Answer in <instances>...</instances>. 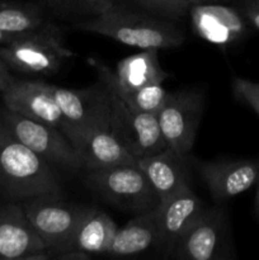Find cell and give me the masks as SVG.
Returning a JSON list of instances; mask_svg holds the SVG:
<instances>
[{"label": "cell", "instance_id": "obj_31", "mask_svg": "<svg viewBox=\"0 0 259 260\" xmlns=\"http://www.w3.org/2000/svg\"><path fill=\"white\" fill-rule=\"evenodd\" d=\"M207 2H220V0H197V3H207Z\"/></svg>", "mask_w": 259, "mask_h": 260}, {"label": "cell", "instance_id": "obj_26", "mask_svg": "<svg viewBox=\"0 0 259 260\" xmlns=\"http://www.w3.org/2000/svg\"><path fill=\"white\" fill-rule=\"evenodd\" d=\"M14 80L15 78L10 74V68L0 56V93L7 90Z\"/></svg>", "mask_w": 259, "mask_h": 260}, {"label": "cell", "instance_id": "obj_7", "mask_svg": "<svg viewBox=\"0 0 259 260\" xmlns=\"http://www.w3.org/2000/svg\"><path fill=\"white\" fill-rule=\"evenodd\" d=\"M0 56L10 69L30 75L48 76L60 70L63 61L75 53L66 47L57 33H27L0 46Z\"/></svg>", "mask_w": 259, "mask_h": 260}, {"label": "cell", "instance_id": "obj_30", "mask_svg": "<svg viewBox=\"0 0 259 260\" xmlns=\"http://www.w3.org/2000/svg\"><path fill=\"white\" fill-rule=\"evenodd\" d=\"M256 212L259 216V187H258V193H256Z\"/></svg>", "mask_w": 259, "mask_h": 260}, {"label": "cell", "instance_id": "obj_2", "mask_svg": "<svg viewBox=\"0 0 259 260\" xmlns=\"http://www.w3.org/2000/svg\"><path fill=\"white\" fill-rule=\"evenodd\" d=\"M0 190L14 202L43 194H60L50 164L8 132L0 142Z\"/></svg>", "mask_w": 259, "mask_h": 260}, {"label": "cell", "instance_id": "obj_4", "mask_svg": "<svg viewBox=\"0 0 259 260\" xmlns=\"http://www.w3.org/2000/svg\"><path fill=\"white\" fill-rule=\"evenodd\" d=\"M230 220L221 206L205 207L197 220L178 239L169 258L228 260L234 256Z\"/></svg>", "mask_w": 259, "mask_h": 260}, {"label": "cell", "instance_id": "obj_14", "mask_svg": "<svg viewBox=\"0 0 259 260\" xmlns=\"http://www.w3.org/2000/svg\"><path fill=\"white\" fill-rule=\"evenodd\" d=\"M195 167L202 177L216 205L226 202L259 182V161H200Z\"/></svg>", "mask_w": 259, "mask_h": 260}, {"label": "cell", "instance_id": "obj_29", "mask_svg": "<svg viewBox=\"0 0 259 260\" xmlns=\"http://www.w3.org/2000/svg\"><path fill=\"white\" fill-rule=\"evenodd\" d=\"M173 2H179V3H187V4H197V0H173Z\"/></svg>", "mask_w": 259, "mask_h": 260}, {"label": "cell", "instance_id": "obj_20", "mask_svg": "<svg viewBox=\"0 0 259 260\" xmlns=\"http://www.w3.org/2000/svg\"><path fill=\"white\" fill-rule=\"evenodd\" d=\"M157 240L156 208L139 213L123 226L117 229L106 255L112 258L134 256L155 248Z\"/></svg>", "mask_w": 259, "mask_h": 260}, {"label": "cell", "instance_id": "obj_8", "mask_svg": "<svg viewBox=\"0 0 259 260\" xmlns=\"http://www.w3.org/2000/svg\"><path fill=\"white\" fill-rule=\"evenodd\" d=\"M107 91L109 98V119L113 132L137 161L168 149L156 113L134 111L113 91L109 89Z\"/></svg>", "mask_w": 259, "mask_h": 260}, {"label": "cell", "instance_id": "obj_21", "mask_svg": "<svg viewBox=\"0 0 259 260\" xmlns=\"http://www.w3.org/2000/svg\"><path fill=\"white\" fill-rule=\"evenodd\" d=\"M106 88L119 96L130 108L136 112H144V113H159L169 95L163 84H149L134 91H118L108 86Z\"/></svg>", "mask_w": 259, "mask_h": 260}, {"label": "cell", "instance_id": "obj_12", "mask_svg": "<svg viewBox=\"0 0 259 260\" xmlns=\"http://www.w3.org/2000/svg\"><path fill=\"white\" fill-rule=\"evenodd\" d=\"M45 259H50V254L20 202L0 206V260Z\"/></svg>", "mask_w": 259, "mask_h": 260}, {"label": "cell", "instance_id": "obj_24", "mask_svg": "<svg viewBox=\"0 0 259 260\" xmlns=\"http://www.w3.org/2000/svg\"><path fill=\"white\" fill-rule=\"evenodd\" d=\"M233 93L236 99L250 107L259 116V83L248 79L234 78Z\"/></svg>", "mask_w": 259, "mask_h": 260}, {"label": "cell", "instance_id": "obj_22", "mask_svg": "<svg viewBox=\"0 0 259 260\" xmlns=\"http://www.w3.org/2000/svg\"><path fill=\"white\" fill-rule=\"evenodd\" d=\"M55 14L63 18H93L108 10L114 0H42Z\"/></svg>", "mask_w": 259, "mask_h": 260}, {"label": "cell", "instance_id": "obj_6", "mask_svg": "<svg viewBox=\"0 0 259 260\" xmlns=\"http://www.w3.org/2000/svg\"><path fill=\"white\" fill-rule=\"evenodd\" d=\"M30 225L45 244L50 259L68 245L88 207L66 202L60 194H43L20 202Z\"/></svg>", "mask_w": 259, "mask_h": 260}, {"label": "cell", "instance_id": "obj_17", "mask_svg": "<svg viewBox=\"0 0 259 260\" xmlns=\"http://www.w3.org/2000/svg\"><path fill=\"white\" fill-rule=\"evenodd\" d=\"M102 83L118 91H134L149 84H163L169 74L163 70L157 58L156 48L142 50L141 52L127 56L116 66V73L103 63L94 62Z\"/></svg>", "mask_w": 259, "mask_h": 260}, {"label": "cell", "instance_id": "obj_9", "mask_svg": "<svg viewBox=\"0 0 259 260\" xmlns=\"http://www.w3.org/2000/svg\"><path fill=\"white\" fill-rule=\"evenodd\" d=\"M203 94L198 89H185L168 95L157 113L160 129L168 147L188 155L195 144L203 112Z\"/></svg>", "mask_w": 259, "mask_h": 260}, {"label": "cell", "instance_id": "obj_19", "mask_svg": "<svg viewBox=\"0 0 259 260\" xmlns=\"http://www.w3.org/2000/svg\"><path fill=\"white\" fill-rule=\"evenodd\" d=\"M139 167L156 192L160 203L190 187V168L187 155L178 154L170 147L139 160Z\"/></svg>", "mask_w": 259, "mask_h": 260}, {"label": "cell", "instance_id": "obj_27", "mask_svg": "<svg viewBox=\"0 0 259 260\" xmlns=\"http://www.w3.org/2000/svg\"><path fill=\"white\" fill-rule=\"evenodd\" d=\"M24 35H27V33H12V32H5V30L0 29V46L13 42V41L18 40V38L23 37Z\"/></svg>", "mask_w": 259, "mask_h": 260}, {"label": "cell", "instance_id": "obj_10", "mask_svg": "<svg viewBox=\"0 0 259 260\" xmlns=\"http://www.w3.org/2000/svg\"><path fill=\"white\" fill-rule=\"evenodd\" d=\"M48 89L63 116V135L79 152L91 124L108 102V91L102 83L79 90L48 84Z\"/></svg>", "mask_w": 259, "mask_h": 260}, {"label": "cell", "instance_id": "obj_18", "mask_svg": "<svg viewBox=\"0 0 259 260\" xmlns=\"http://www.w3.org/2000/svg\"><path fill=\"white\" fill-rule=\"evenodd\" d=\"M117 229L111 216L95 207H88L68 245L55 259H89L91 255H106Z\"/></svg>", "mask_w": 259, "mask_h": 260}, {"label": "cell", "instance_id": "obj_3", "mask_svg": "<svg viewBox=\"0 0 259 260\" xmlns=\"http://www.w3.org/2000/svg\"><path fill=\"white\" fill-rule=\"evenodd\" d=\"M85 184L104 202L127 212L139 215L160 205L156 192L139 164L86 173Z\"/></svg>", "mask_w": 259, "mask_h": 260}, {"label": "cell", "instance_id": "obj_16", "mask_svg": "<svg viewBox=\"0 0 259 260\" xmlns=\"http://www.w3.org/2000/svg\"><path fill=\"white\" fill-rule=\"evenodd\" d=\"M202 200L190 187L173 196L156 208L157 240L155 249L169 258L178 239L190 228L203 211Z\"/></svg>", "mask_w": 259, "mask_h": 260}, {"label": "cell", "instance_id": "obj_11", "mask_svg": "<svg viewBox=\"0 0 259 260\" xmlns=\"http://www.w3.org/2000/svg\"><path fill=\"white\" fill-rule=\"evenodd\" d=\"M193 32L208 43L220 47L240 42L249 32V23L235 5L217 2L197 3L189 8Z\"/></svg>", "mask_w": 259, "mask_h": 260}, {"label": "cell", "instance_id": "obj_23", "mask_svg": "<svg viewBox=\"0 0 259 260\" xmlns=\"http://www.w3.org/2000/svg\"><path fill=\"white\" fill-rule=\"evenodd\" d=\"M123 4L156 17L169 20H178L189 12L190 4L173 2V0H122Z\"/></svg>", "mask_w": 259, "mask_h": 260}, {"label": "cell", "instance_id": "obj_28", "mask_svg": "<svg viewBox=\"0 0 259 260\" xmlns=\"http://www.w3.org/2000/svg\"><path fill=\"white\" fill-rule=\"evenodd\" d=\"M7 134H8L7 127L4 126V123H3L2 119H0V142H2L3 140H4V137L7 136Z\"/></svg>", "mask_w": 259, "mask_h": 260}, {"label": "cell", "instance_id": "obj_25", "mask_svg": "<svg viewBox=\"0 0 259 260\" xmlns=\"http://www.w3.org/2000/svg\"><path fill=\"white\" fill-rule=\"evenodd\" d=\"M249 25L259 29V0H234Z\"/></svg>", "mask_w": 259, "mask_h": 260}, {"label": "cell", "instance_id": "obj_5", "mask_svg": "<svg viewBox=\"0 0 259 260\" xmlns=\"http://www.w3.org/2000/svg\"><path fill=\"white\" fill-rule=\"evenodd\" d=\"M0 119L17 141L32 150L47 164L70 172L83 169L79 152L58 128L33 121L8 108L0 112Z\"/></svg>", "mask_w": 259, "mask_h": 260}, {"label": "cell", "instance_id": "obj_15", "mask_svg": "<svg viewBox=\"0 0 259 260\" xmlns=\"http://www.w3.org/2000/svg\"><path fill=\"white\" fill-rule=\"evenodd\" d=\"M2 96L5 108L63 131V116L47 83L15 79Z\"/></svg>", "mask_w": 259, "mask_h": 260}, {"label": "cell", "instance_id": "obj_1", "mask_svg": "<svg viewBox=\"0 0 259 260\" xmlns=\"http://www.w3.org/2000/svg\"><path fill=\"white\" fill-rule=\"evenodd\" d=\"M73 27L141 50L177 48L185 40L184 33L173 20L116 2L102 14L74 23Z\"/></svg>", "mask_w": 259, "mask_h": 260}, {"label": "cell", "instance_id": "obj_13", "mask_svg": "<svg viewBox=\"0 0 259 260\" xmlns=\"http://www.w3.org/2000/svg\"><path fill=\"white\" fill-rule=\"evenodd\" d=\"M81 168L86 173L101 172L122 165H137L139 161L117 139L109 119V98L106 107L91 124L79 150Z\"/></svg>", "mask_w": 259, "mask_h": 260}]
</instances>
